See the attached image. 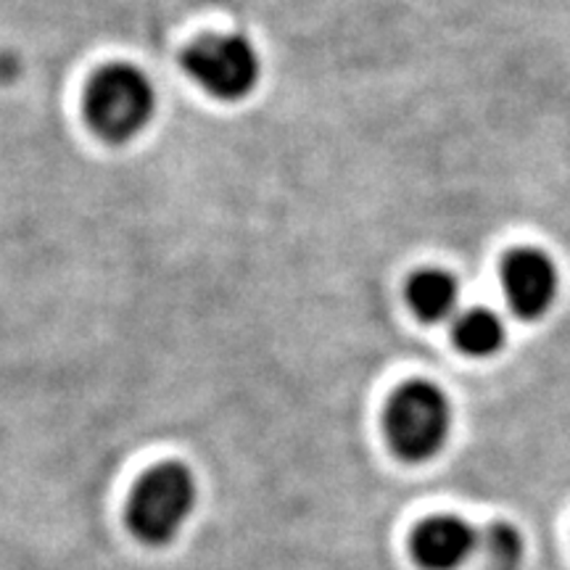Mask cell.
<instances>
[{"mask_svg": "<svg viewBox=\"0 0 570 570\" xmlns=\"http://www.w3.org/2000/svg\"><path fill=\"white\" fill-rule=\"evenodd\" d=\"M156 111L154 85L130 63H111L92 77L85 114L92 130L109 142H125L142 132Z\"/></svg>", "mask_w": 570, "mask_h": 570, "instance_id": "6da1fadb", "label": "cell"}, {"mask_svg": "<svg viewBox=\"0 0 570 570\" xmlns=\"http://www.w3.org/2000/svg\"><path fill=\"white\" fill-rule=\"evenodd\" d=\"M196 479L183 462H161L135 487L127 523L140 541L161 547L173 541L196 508Z\"/></svg>", "mask_w": 570, "mask_h": 570, "instance_id": "7a4b0ae2", "label": "cell"}, {"mask_svg": "<svg viewBox=\"0 0 570 570\" xmlns=\"http://www.w3.org/2000/svg\"><path fill=\"white\" fill-rule=\"evenodd\" d=\"M452 431V407L444 391L415 381L399 389L386 410V433L399 458L425 462L446 446Z\"/></svg>", "mask_w": 570, "mask_h": 570, "instance_id": "3957f363", "label": "cell"}, {"mask_svg": "<svg viewBox=\"0 0 570 570\" xmlns=\"http://www.w3.org/2000/svg\"><path fill=\"white\" fill-rule=\"evenodd\" d=\"M183 67L219 101H240L252 96L262 77L259 53L240 35H212L198 40L185 53Z\"/></svg>", "mask_w": 570, "mask_h": 570, "instance_id": "277c9868", "label": "cell"}, {"mask_svg": "<svg viewBox=\"0 0 570 570\" xmlns=\"http://www.w3.org/2000/svg\"><path fill=\"white\" fill-rule=\"evenodd\" d=\"M502 288L515 315L539 320L552 309L554 298H558V267L539 248H518L504 259Z\"/></svg>", "mask_w": 570, "mask_h": 570, "instance_id": "5b68a950", "label": "cell"}, {"mask_svg": "<svg viewBox=\"0 0 570 570\" xmlns=\"http://www.w3.org/2000/svg\"><path fill=\"white\" fill-rule=\"evenodd\" d=\"M475 547L479 533L454 515L425 520L412 539V552L425 570H458L468 558H473Z\"/></svg>", "mask_w": 570, "mask_h": 570, "instance_id": "8992f818", "label": "cell"}, {"mask_svg": "<svg viewBox=\"0 0 570 570\" xmlns=\"http://www.w3.org/2000/svg\"><path fill=\"white\" fill-rule=\"evenodd\" d=\"M407 302L423 323H444L460 304V285L444 269H420L407 285Z\"/></svg>", "mask_w": 570, "mask_h": 570, "instance_id": "52a82bcc", "label": "cell"}, {"mask_svg": "<svg viewBox=\"0 0 570 570\" xmlns=\"http://www.w3.org/2000/svg\"><path fill=\"white\" fill-rule=\"evenodd\" d=\"M504 338L508 333H504L502 317L487 306H473L454 317V344L468 356H479V360L494 356L504 346Z\"/></svg>", "mask_w": 570, "mask_h": 570, "instance_id": "ba28073f", "label": "cell"}, {"mask_svg": "<svg viewBox=\"0 0 570 570\" xmlns=\"http://www.w3.org/2000/svg\"><path fill=\"white\" fill-rule=\"evenodd\" d=\"M483 568L487 570H515L523 560V539L508 523H494L479 537V547Z\"/></svg>", "mask_w": 570, "mask_h": 570, "instance_id": "9c48e42d", "label": "cell"}]
</instances>
